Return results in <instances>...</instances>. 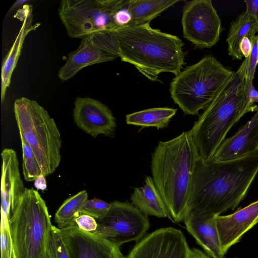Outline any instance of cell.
Returning <instances> with one entry per match:
<instances>
[{
	"label": "cell",
	"mask_w": 258,
	"mask_h": 258,
	"mask_svg": "<svg viewBox=\"0 0 258 258\" xmlns=\"http://www.w3.org/2000/svg\"><path fill=\"white\" fill-rule=\"evenodd\" d=\"M110 207V203L102 200L97 198L88 199L82 208L81 213L91 216L97 220L103 217Z\"/></svg>",
	"instance_id": "29"
},
{
	"label": "cell",
	"mask_w": 258,
	"mask_h": 258,
	"mask_svg": "<svg viewBox=\"0 0 258 258\" xmlns=\"http://www.w3.org/2000/svg\"><path fill=\"white\" fill-rule=\"evenodd\" d=\"M246 11L252 16L257 23V33H258V0H245Z\"/></svg>",
	"instance_id": "32"
},
{
	"label": "cell",
	"mask_w": 258,
	"mask_h": 258,
	"mask_svg": "<svg viewBox=\"0 0 258 258\" xmlns=\"http://www.w3.org/2000/svg\"><path fill=\"white\" fill-rule=\"evenodd\" d=\"M190 249L181 230L162 228L137 241L125 258H188Z\"/></svg>",
	"instance_id": "11"
},
{
	"label": "cell",
	"mask_w": 258,
	"mask_h": 258,
	"mask_svg": "<svg viewBox=\"0 0 258 258\" xmlns=\"http://www.w3.org/2000/svg\"><path fill=\"white\" fill-rule=\"evenodd\" d=\"M216 220L222 250L225 255L244 234L258 223V200L232 214L217 215Z\"/></svg>",
	"instance_id": "14"
},
{
	"label": "cell",
	"mask_w": 258,
	"mask_h": 258,
	"mask_svg": "<svg viewBox=\"0 0 258 258\" xmlns=\"http://www.w3.org/2000/svg\"><path fill=\"white\" fill-rule=\"evenodd\" d=\"M234 72L214 56L205 55L172 79L169 89L171 98L184 115H199V111L211 103Z\"/></svg>",
	"instance_id": "5"
},
{
	"label": "cell",
	"mask_w": 258,
	"mask_h": 258,
	"mask_svg": "<svg viewBox=\"0 0 258 258\" xmlns=\"http://www.w3.org/2000/svg\"><path fill=\"white\" fill-rule=\"evenodd\" d=\"M73 118L78 127L93 138L99 135L114 137L116 123L112 111L100 101L77 97Z\"/></svg>",
	"instance_id": "12"
},
{
	"label": "cell",
	"mask_w": 258,
	"mask_h": 258,
	"mask_svg": "<svg viewBox=\"0 0 258 258\" xmlns=\"http://www.w3.org/2000/svg\"><path fill=\"white\" fill-rule=\"evenodd\" d=\"M258 151V109L251 119L233 136L225 139L211 160L239 159Z\"/></svg>",
	"instance_id": "16"
},
{
	"label": "cell",
	"mask_w": 258,
	"mask_h": 258,
	"mask_svg": "<svg viewBox=\"0 0 258 258\" xmlns=\"http://www.w3.org/2000/svg\"><path fill=\"white\" fill-rule=\"evenodd\" d=\"M177 110V109L168 107L146 109L126 115L125 121L127 124L142 127L164 128L168 126Z\"/></svg>",
	"instance_id": "23"
},
{
	"label": "cell",
	"mask_w": 258,
	"mask_h": 258,
	"mask_svg": "<svg viewBox=\"0 0 258 258\" xmlns=\"http://www.w3.org/2000/svg\"><path fill=\"white\" fill-rule=\"evenodd\" d=\"M246 85L235 72L190 130L200 157L210 160L231 128L248 110L245 106Z\"/></svg>",
	"instance_id": "4"
},
{
	"label": "cell",
	"mask_w": 258,
	"mask_h": 258,
	"mask_svg": "<svg viewBox=\"0 0 258 258\" xmlns=\"http://www.w3.org/2000/svg\"><path fill=\"white\" fill-rule=\"evenodd\" d=\"M199 153L190 131L167 141H159L151 155L152 178L173 222H183Z\"/></svg>",
	"instance_id": "2"
},
{
	"label": "cell",
	"mask_w": 258,
	"mask_h": 258,
	"mask_svg": "<svg viewBox=\"0 0 258 258\" xmlns=\"http://www.w3.org/2000/svg\"><path fill=\"white\" fill-rule=\"evenodd\" d=\"M257 33V23L255 19L245 11L241 13L230 25L226 42L228 55L232 59L241 60L243 56L239 45L245 36L252 39Z\"/></svg>",
	"instance_id": "21"
},
{
	"label": "cell",
	"mask_w": 258,
	"mask_h": 258,
	"mask_svg": "<svg viewBox=\"0 0 258 258\" xmlns=\"http://www.w3.org/2000/svg\"><path fill=\"white\" fill-rule=\"evenodd\" d=\"M20 139L22 148L23 173L26 181H32L43 173L32 148L23 139Z\"/></svg>",
	"instance_id": "25"
},
{
	"label": "cell",
	"mask_w": 258,
	"mask_h": 258,
	"mask_svg": "<svg viewBox=\"0 0 258 258\" xmlns=\"http://www.w3.org/2000/svg\"><path fill=\"white\" fill-rule=\"evenodd\" d=\"M115 32L121 60L134 66L152 81H158L162 73L177 75L185 64L182 40L152 28L150 23L119 28Z\"/></svg>",
	"instance_id": "3"
},
{
	"label": "cell",
	"mask_w": 258,
	"mask_h": 258,
	"mask_svg": "<svg viewBox=\"0 0 258 258\" xmlns=\"http://www.w3.org/2000/svg\"><path fill=\"white\" fill-rule=\"evenodd\" d=\"M179 0H128L127 8L132 21L129 26L150 23Z\"/></svg>",
	"instance_id": "22"
},
{
	"label": "cell",
	"mask_w": 258,
	"mask_h": 258,
	"mask_svg": "<svg viewBox=\"0 0 258 258\" xmlns=\"http://www.w3.org/2000/svg\"><path fill=\"white\" fill-rule=\"evenodd\" d=\"M117 58L95 44L89 36L82 39L77 49L69 54L66 63L59 70L58 77L62 81H67L85 67Z\"/></svg>",
	"instance_id": "18"
},
{
	"label": "cell",
	"mask_w": 258,
	"mask_h": 258,
	"mask_svg": "<svg viewBox=\"0 0 258 258\" xmlns=\"http://www.w3.org/2000/svg\"><path fill=\"white\" fill-rule=\"evenodd\" d=\"M181 25L183 37L196 48H210L220 39L221 20L211 0L185 2Z\"/></svg>",
	"instance_id": "10"
},
{
	"label": "cell",
	"mask_w": 258,
	"mask_h": 258,
	"mask_svg": "<svg viewBox=\"0 0 258 258\" xmlns=\"http://www.w3.org/2000/svg\"><path fill=\"white\" fill-rule=\"evenodd\" d=\"M88 200L85 190L67 199L59 207L54 216V220L60 229L76 226V220L82 213V208Z\"/></svg>",
	"instance_id": "24"
},
{
	"label": "cell",
	"mask_w": 258,
	"mask_h": 258,
	"mask_svg": "<svg viewBox=\"0 0 258 258\" xmlns=\"http://www.w3.org/2000/svg\"><path fill=\"white\" fill-rule=\"evenodd\" d=\"M130 199L135 207L147 216L169 217L167 206L151 176L146 177L143 186L134 188Z\"/></svg>",
	"instance_id": "19"
},
{
	"label": "cell",
	"mask_w": 258,
	"mask_h": 258,
	"mask_svg": "<svg viewBox=\"0 0 258 258\" xmlns=\"http://www.w3.org/2000/svg\"><path fill=\"white\" fill-rule=\"evenodd\" d=\"M52 226L45 202L26 188L10 219L13 258H43Z\"/></svg>",
	"instance_id": "7"
},
{
	"label": "cell",
	"mask_w": 258,
	"mask_h": 258,
	"mask_svg": "<svg viewBox=\"0 0 258 258\" xmlns=\"http://www.w3.org/2000/svg\"><path fill=\"white\" fill-rule=\"evenodd\" d=\"M258 173V151L226 161L200 157L195 170L188 214L192 211L220 215L243 200Z\"/></svg>",
	"instance_id": "1"
},
{
	"label": "cell",
	"mask_w": 258,
	"mask_h": 258,
	"mask_svg": "<svg viewBox=\"0 0 258 258\" xmlns=\"http://www.w3.org/2000/svg\"><path fill=\"white\" fill-rule=\"evenodd\" d=\"M128 0H62L58 15L68 35L84 39L96 33L115 31L116 12Z\"/></svg>",
	"instance_id": "8"
},
{
	"label": "cell",
	"mask_w": 258,
	"mask_h": 258,
	"mask_svg": "<svg viewBox=\"0 0 258 258\" xmlns=\"http://www.w3.org/2000/svg\"><path fill=\"white\" fill-rule=\"evenodd\" d=\"M14 113L20 138L32 148L45 176L53 173L61 160V140L55 122L36 101L16 100Z\"/></svg>",
	"instance_id": "6"
},
{
	"label": "cell",
	"mask_w": 258,
	"mask_h": 258,
	"mask_svg": "<svg viewBox=\"0 0 258 258\" xmlns=\"http://www.w3.org/2000/svg\"><path fill=\"white\" fill-rule=\"evenodd\" d=\"M46 253L48 258H71L60 229L53 225L47 240Z\"/></svg>",
	"instance_id": "26"
},
{
	"label": "cell",
	"mask_w": 258,
	"mask_h": 258,
	"mask_svg": "<svg viewBox=\"0 0 258 258\" xmlns=\"http://www.w3.org/2000/svg\"><path fill=\"white\" fill-rule=\"evenodd\" d=\"M1 157V215L10 219L26 188L21 177L16 151L12 149H5Z\"/></svg>",
	"instance_id": "15"
},
{
	"label": "cell",
	"mask_w": 258,
	"mask_h": 258,
	"mask_svg": "<svg viewBox=\"0 0 258 258\" xmlns=\"http://www.w3.org/2000/svg\"><path fill=\"white\" fill-rule=\"evenodd\" d=\"M188 258H212L206 252L197 248H190Z\"/></svg>",
	"instance_id": "34"
},
{
	"label": "cell",
	"mask_w": 258,
	"mask_h": 258,
	"mask_svg": "<svg viewBox=\"0 0 258 258\" xmlns=\"http://www.w3.org/2000/svg\"><path fill=\"white\" fill-rule=\"evenodd\" d=\"M76 226L81 230L93 233L97 229L96 220L87 214H81L76 220Z\"/></svg>",
	"instance_id": "30"
},
{
	"label": "cell",
	"mask_w": 258,
	"mask_h": 258,
	"mask_svg": "<svg viewBox=\"0 0 258 258\" xmlns=\"http://www.w3.org/2000/svg\"><path fill=\"white\" fill-rule=\"evenodd\" d=\"M32 8L31 5L16 40L5 58L1 73V101L5 98L7 88L9 87L14 70L21 53L23 43L27 35L31 31L35 30L40 25V23L32 24Z\"/></svg>",
	"instance_id": "20"
},
{
	"label": "cell",
	"mask_w": 258,
	"mask_h": 258,
	"mask_svg": "<svg viewBox=\"0 0 258 258\" xmlns=\"http://www.w3.org/2000/svg\"><path fill=\"white\" fill-rule=\"evenodd\" d=\"M258 64V35L252 39V47L248 56L245 58L236 74L246 83L252 81Z\"/></svg>",
	"instance_id": "27"
},
{
	"label": "cell",
	"mask_w": 258,
	"mask_h": 258,
	"mask_svg": "<svg viewBox=\"0 0 258 258\" xmlns=\"http://www.w3.org/2000/svg\"><path fill=\"white\" fill-rule=\"evenodd\" d=\"M216 216L207 212L192 211L188 213L183 222L187 231L205 252L212 258H225L221 246Z\"/></svg>",
	"instance_id": "17"
},
{
	"label": "cell",
	"mask_w": 258,
	"mask_h": 258,
	"mask_svg": "<svg viewBox=\"0 0 258 258\" xmlns=\"http://www.w3.org/2000/svg\"><path fill=\"white\" fill-rule=\"evenodd\" d=\"M43 258H48V256L47 255L46 253H45V254L44 255Z\"/></svg>",
	"instance_id": "38"
},
{
	"label": "cell",
	"mask_w": 258,
	"mask_h": 258,
	"mask_svg": "<svg viewBox=\"0 0 258 258\" xmlns=\"http://www.w3.org/2000/svg\"><path fill=\"white\" fill-rule=\"evenodd\" d=\"M258 103V95L256 96V97L255 98L254 100V103Z\"/></svg>",
	"instance_id": "37"
},
{
	"label": "cell",
	"mask_w": 258,
	"mask_h": 258,
	"mask_svg": "<svg viewBox=\"0 0 258 258\" xmlns=\"http://www.w3.org/2000/svg\"><path fill=\"white\" fill-rule=\"evenodd\" d=\"M29 1L27 0H18L15 2V3L13 4V5L11 8L10 10H14L17 7H19L22 4H25L26 3H28Z\"/></svg>",
	"instance_id": "36"
},
{
	"label": "cell",
	"mask_w": 258,
	"mask_h": 258,
	"mask_svg": "<svg viewBox=\"0 0 258 258\" xmlns=\"http://www.w3.org/2000/svg\"><path fill=\"white\" fill-rule=\"evenodd\" d=\"M252 39H250L248 36H245L243 38L240 43L239 48L240 51L245 58L248 56L251 51L252 47Z\"/></svg>",
	"instance_id": "33"
},
{
	"label": "cell",
	"mask_w": 258,
	"mask_h": 258,
	"mask_svg": "<svg viewBox=\"0 0 258 258\" xmlns=\"http://www.w3.org/2000/svg\"><path fill=\"white\" fill-rule=\"evenodd\" d=\"M34 186L38 189L44 190L46 188V181L45 175L42 173L34 180Z\"/></svg>",
	"instance_id": "35"
},
{
	"label": "cell",
	"mask_w": 258,
	"mask_h": 258,
	"mask_svg": "<svg viewBox=\"0 0 258 258\" xmlns=\"http://www.w3.org/2000/svg\"><path fill=\"white\" fill-rule=\"evenodd\" d=\"M1 258H13V249L10 229V219L1 215Z\"/></svg>",
	"instance_id": "28"
},
{
	"label": "cell",
	"mask_w": 258,
	"mask_h": 258,
	"mask_svg": "<svg viewBox=\"0 0 258 258\" xmlns=\"http://www.w3.org/2000/svg\"><path fill=\"white\" fill-rule=\"evenodd\" d=\"M60 231L71 258H125L119 247L77 226Z\"/></svg>",
	"instance_id": "13"
},
{
	"label": "cell",
	"mask_w": 258,
	"mask_h": 258,
	"mask_svg": "<svg viewBox=\"0 0 258 258\" xmlns=\"http://www.w3.org/2000/svg\"><path fill=\"white\" fill-rule=\"evenodd\" d=\"M127 6L119 10L114 16L115 24L118 28L129 26L132 21V17Z\"/></svg>",
	"instance_id": "31"
},
{
	"label": "cell",
	"mask_w": 258,
	"mask_h": 258,
	"mask_svg": "<svg viewBox=\"0 0 258 258\" xmlns=\"http://www.w3.org/2000/svg\"><path fill=\"white\" fill-rule=\"evenodd\" d=\"M110 204L108 212L96 220L97 227L93 233L118 247L142 239L150 227L147 215L128 202L115 201Z\"/></svg>",
	"instance_id": "9"
}]
</instances>
